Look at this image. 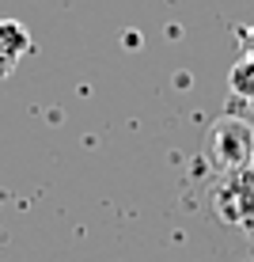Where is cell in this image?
<instances>
[{
  "label": "cell",
  "instance_id": "cell-1",
  "mask_svg": "<svg viewBox=\"0 0 254 262\" xmlns=\"http://www.w3.org/2000/svg\"><path fill=\"white\" fill-rule=\"evenodd\" d=\"M27 50H31V31L19 19H0V57L19 65V57Z\"/></svg>",
  "mask_w": 254,
  "mask_h": 262
},
{
  "label": "cell",
  "instance_id": "cell-2",
  "mask_svg": "<svg viewBox=\"0 0 254 262\" xmlns=\"http://www.w3.org/2000/svg\"><path fill=\"white\" fill-rule=\"evenodd\" d=\"M228 88L235 95H243V99H254V57H243V61H235V65H232Z\"/></svg>",
  "mask_w": 254,
  "mask_h": 262
},
{
  "label": "cell",
  "instance_id": "cell-3",
  "mask_svg": "<svg viewBox=\"0 0 254 262\" xmlns=\"http://www.w3.org/2000/svg\"><path fill=\"white\" fill-rule=\"evenodd\" d=\"M12 72H15V61H8V57H0V80H4V76H12Z\"/></svg>",
  "mask_w": 254,
  "mask_h": 262
}]
</instances>
